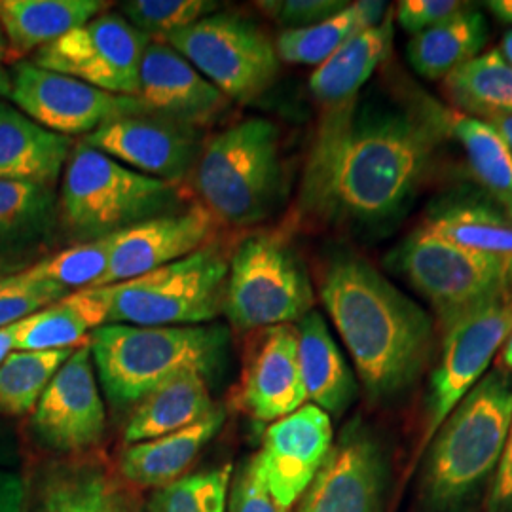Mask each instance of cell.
<instances>
[{"label":"cell","mask_w":512,"mask_h":512,"mask_svg":"<svg viewBox=\"0 0 512 512\" xmlns=\"http://www.w3.org/2000/svg\"><path fill=\"white\" fill-rule=\"evenodd\" d=\"M448 137L442 107H357L338 124H319L300 205L321 219L376 224L393 217L420 186Z\"/></svg>","instance_id":"6da1fadb"},{"label":"cell","mask_w":512,"mask_h":512,"mask_svg":"<svg viewBox=\"0 0 512 512\" xmlns=\"http://www.w3.org/2000/svg\"><path fill=\"white\" fill-rule=\"evenodd\" d=\"M319 294L370 401L401 395L433 351V323L420 306L359 256L325 266Z\"/></svg>","instance_id":"7a4b0ae2"},{"label":"cell","mask_w":512,"mask_h":512,"mask_svg":"<svg viewBox=\"0 0 512 512\" xmlns=\"http://www.w3.org/2000/svg\"><path fill=\"white\" fill-rule=\"evenodd\" d=\"M512 421V378L501 366L461 399L427 446L421 497L431 511L463 505L495 473Z\"/></svg>","instance_id":"3957f363"},{"label":"cell","mask_w":512,"mask_h":512,"mask_svg":"<svg viewBox=\"0 0 512 512\" xmlns=\"http://www.w3.org/2000/svg\"><path fill=\"white\" fill-rule=\"evenodd\" d=\"M228 334L217 325L133 327L103 325L90 334L93 365L110 404L133 408L150 391L186 370L209 374L219 365Z\"/></svg>","instance_id":"277c9868"},{"label":"cell","mask_w":512,"mask_h":512,"mask_svg":"<svg viewBox=\"0 0 512 512\" xmlns=\"http://www.w3.org/2000/svg\"><path fill=\"white\" fill-rule=\"evenodd\" d=\"M281 184L279 131L247 118L217 133L192 169V186L213 219L251 226L270 215Z\"/></svg>","instance_id":"5b68a950"},{"label":"cell","mask_w":512,"mask_h":512,"mask_svg":"<svg viewBox=\"0 0 512 512\" xmlns=\"http://www.w3.org/2000/svg\"><path fill=\"white\" fill-rule=\"evenodd\" d=\"M61 175V220L84 241L164 215L175 198L173 184L141 175L86 143L73 148Z\"/></svg>","instance_id":"8992f818"},{"label":"cell","mask_w":512,"mask_h":512,"mask_svg":"<svg viewBox=\"0 0 512 512\" xmlns=\"http://www.w3.org/2000/svg\"><path fill=\"white\" fill-rule=\"evenodd\" d=\"M230 258L217 243L118 285L103 287L109 323L133 327H196L222 313Z\"/></svg>","instance_id":"52a82bcc"},{"label":"cell","mask_w":512,"mask_h":512,"mask_svg":"<svg viewBox=\"0 0 512 512\" xmlns=\"http://www.w3.org/2000/svg\"><path fill=\"white\" fill-rule=\"evenodd\" d=\"M313 289L287 239L262 232L243 239L228 264L222 313L241 330L296 325L313 311Z\"/></svg>","instance_id":"ba28073f"},{"label":"cell","mask_w":512,"mask_h":512,"mask_svg":"<svg viewBox=\"0 0 512 512\" xmlns=\"http://www.w3.org/2000/svg\"><path fill=\"white\" fill-rule=\"evenodd\" d=\"M511 332L512 298L509 289L444 325L439 365L433 370L429 382L425 423L416 446V456L410 465L412 469L437 435L442 421L486 376L497 351H501Z\"/></svg>","instance_id":"9c48e42d"},{"label":"cell","mask_w":512,"mask_h":512,"mask_svg":"<svg viewBox=\"0 0 512 512\" xmlns=\"http://www.w3.org/2000/svg\"><path fill=\"white\" fill-rule=\"evenodd\" d=\"M230 101H255L279 73L275 44L253 21L211 14L164 40Z\"/></svg>","instance_id":"30bf717a"},{"label":"cell","mask_w":512,"mask_h":512,"mask_svg":"<svg viewBox=\"0 0 512 512\" xmlns=\"http://www.w3.org/2000/svg\"><path fill=\"white\" fill-rule=\"evenodd\" d=\"M511 256L456 245L420 226L399 251V266L439 313L442 327L461 313L507 291Z\"/></svg>","instance_id":"8fae6325"},{"label":"cell","mask_w":512,"mask_h":512,"mask_svg":"<svg viewBox=\"0 0 512 512\" xmlns=\"http://www.w3.org/2000/svg\"><path fill=\"white\" fill-rule=\"evenodd\" d=\"M150 38L118 14H101L40 48L33 63L86 82L97 90L137 97L139 73Z\"/></svg>","instance_id":"7c38bea8"},{"label":"cell","mask_w":512,"mask_h":512,"mask_svg":"<svg viewBox=\"0 0 512 512\" xmlns=\"http://www.w3.org/2000/svg\"><path fill=\"white\" fill-rule=\"evenodd\" d=\"M8 99L40 128L63 137L90 135L120 116L145 112L137 97L97 90L71 76L19 61L10 73Z\"/></svg>","instance_id":"4fadbf2b"},{"label":"cell","mask_w":512,"mask_h":512,"mask_svg":"<svg viewBox=\"0 0 512 512\" xmlns=\"http://www.w3.org/2000/svg\"><path fill=\"white\" fill-rule=\"evenodd\" d=\"M389 459L382 440L361 421H351L296 512H385Z\"/></svg>","instance_id":"5bb4252c"},{"label":"cell","mask_w":512,"mask_h":512,"mask_svg":"<svg viewBox=\"0 0 512 512\" xmlns=\"http://www.w3.org/2000/svg\"><path fill=\"white\" fill-rule=\"evenodd\" d=\"M31 427L44 446L63 454L86 452L105 437L107 412L90 342L74 349L55 372L33 410Z\"/></svg>","instance_id":"9a60e30c"},{"label":"cell","mask_w":512,"mask_h":512,"mask_svg":"<svg viewBox=\"0 0 512 512\" xmlns=\"http://www.w3.org/2000/svg\"><path fill=\"white\" fill-rule=\"evenodd\" d=\"M129 169L175 184L196 165L202 152L196 129L184 128L148 112L120 116L82 139Z\"/></svg>","instance_id":"2e32d148"},{"label":"cell","mask_w":512,"mask_h":512,"mask_svg":"<svg viewBox=\"0 0 512 512\" xmlns=\"http://www.w3.org/2000/svg\"><path fill=\"white\" fill-rule=\"evenodd\" d=\"M334 444L329 414L315 404H304L293 414L270 423L255 456L264 482L285 509L308 490Z\"/></svg>","instance_id":"e0dca14e"},{"label":"cell","mask_w":512,"mask_h":512,"mask_svg":"<svg viewBox=\"0 0 512 512\" xmlns=\"http://www.w3.org/2000/svg\"><path fill=\"white\" fill-rule=\"evenodd\" d=\"M217 220L194 205L183 213H167L133 224L110 236L107 274L97 287L118 285L158 270L209 245Z\"/></svg>","instance_id":"ac0fdd59"},{"label":"cell","mask_w":512,"mask_h":512,"mask_svg":"<svg viewBox=\"0 0 512 512\" xmlns=\"http://www.w3.org/2000/svg\"><path fill=\"white\" fill-rule=\"evenodd\" d=\"M308 404L296 325L258 330L236 389V406L256 421L281 420Z\"/></svg>","instance_id":"d6986e66"},{"label":"cell","mask_w":512,"mask_h":512,"mask_svg":"<svg viewBox=\"0 0 512 512\" xmlns=\"http://www.w3.org/2000/svg\"><path fill=\"white\" fill-rule=\"evenodd\" d=\"M139 103L152 116L184 128L219 120L230 99L169 44L150 40L139 73Z\"/></svg>","instance_id":"ffe728a7"},{"label":"cell","mask_w":512,"mask_h":512,"mask_svg":"<svg viewBox=\"0 0 512 512\" xmlns=\"http://www.w3.org/2000/svg\"><path fill=\"white\" fill-rule=\"evenodd\" d=\"M393 21V10H389L382 23L349 38L313 71L310 92L321 116H340L357 109L363 86L391 52Z\"/></svg>","instance_id":"44dd1931"},{"label":"cell","mask_w":512,"mask_h":512,"mask_svg":"<svg viewBox=\"0 0 512 512\" xmlns=\"http://www.w3.org/2000/svg\"><path fill=\"white\" fill-rule=\"evenodd\" d=\"M73 152V141L40 128L0 99V181L54 186Z\"/></svg>","instance_id":"7402d4cb"},{"label":"cell","mask_w":512,"mask_h":512,"mask_svg":"<svg viewBox=\"0 0 512 512\" xmlns=\"http://www.w3.org/2000/svg\"><path fill=\"white\" fill-rule=\"evenodd\" d=\"M110 6L103 0H0L6 63H19L25 55L101 16Z\"/></svg>","instance_id":"603a6c76"},{"label":"cell","mask_w":512,"mask_h":512,"mask_svg":"<svg viewBox=\"0 0 512 512\" xmlns=\"http://www.w3.org/2000/svg\"><path fill=\"white\" fill-rule=\"evenodd\" d=\"M224 420L226 412L217 406L211 414L181 431L129 444L120 458V473L135 486L164 488L181 478L203 448L215 439Z\"/></svg>","instance_id":"cb8c5ba5"},{"label":"cell","mask_w":512,"mask_h":512,"mask_svg":"<svg viewBox=\"0 0 512 512\" xmlns=\"http://www.w3.org/2000/svg\"><path fill=\"white\" fill-rule=\"evenodd\" d=\"M215 408L207 374L186 370L150 391L131 408L124 442L129 446L181 431L211 414Z\"/></svg>","instance_id":"d4e9b609"},{"label":"cell","mask_w":512,"mask_h":512,"mask_svg":"<svg viewBox=\"0 0 512 512\" xmlns=\"http://www.w3.org/2000/svg\"><path fill=\"white\" fill-rule=\"evenodd\" d=\"M298 359L308 401L329 416H342L353 403L357 384L348 363L330 336L319 311H310L298 323Z\"/></svg>","instance_id":"484cf974"},{"label":"cell","mask_w":512,"mask_h":512,"mask_svg":"<svg viewBox=\"0 0 512 512\" xmlns=\"http://www.w3.org/2000/svg\"><path fill=\"white\" fill-rule=\"evenodd\" d=\"M107 321L109 298L103 287L74 291L19 321L16 351L73 349Z\"/></svg>","instance_id":"4316f807"},{"label":"cell","mask_w":512,"mask_h":512,"mask_svg":"<svg viewBox=\"0 0 512 512\" xmlns=\"http://www.w3.org/2000/svg\"><path fill=\"white\" fill-rule=\"evenodd\" d=\"M488 42V23L475 8H463L452 18L414 35L408 42V61L429 80H444L461 65L480 55Z\"/></svg>","instance_id":"83f0119b"},{"label":"cell","mask_w":512,"mask_h":512,"mask_svg":"<svg viewBox=\"0 0 512 512\" xmlns=\"http://www.w3.org/2000/svg\"><path fill=\"white\" fill-rule=\"evenodd\" d=\"M385 2H349L348 6L317 25L304 29H291L279 33L275 40V52L279 61L294 65H321L336 54L349 38L370 29L387 16Z\"/></svg>","instance_id":"f1b7e54d"},{"label":"cell","mask_w":512,"mask_h":512,"mask_svg":"<svg viewBox=\"0 0 512 512\" xmlns=\"http://www.w3.org/2000/svg\"><path fill=\"white\" fill-rule=\"evenodd\" d=\"M454 110L478 120L512 114V65L499 50L476 55L442 80Z\"/></svg>","instance_id":"f546056e"},{"label":"cell","mask_w":512,"mask_h":512,"mask_svg":"<svg viewBox=\"0 0 512 512\" xmlns=\"http://www.w3.org/2000/svg\"><path fill=\"white\" fill-rule=\"evenodd\" d=\"M444 128L465 150L467 162L480 184L512 219V152L488 122L442 107Z\"/></svg>","instance_id":"4dcf8cb0"},{"label":"cell","mask_w":512,"mask_h":512,"mask_svg":"<svg viewBox=\"0 0 512 512\" xmlns=\"http://www.w3.org/2000/svg\"><path fill=\"white\" fill-rule=\"evenodd\" d=\"M38 512H135V509L105 471L93 465H80L48 480Z\"/></svg>","instance_id":"1f68e13d"},{"label":"cell","mask_w":512,"mask_h":512,"mask_svg":"<svg viewBox=\"0 0 512 512\" xmlns=\"http://www.w3.org/2000/svg\"><path fill=\"white\" fill-rule=\"evenodd\" d=\"M435 236L486 255L512 256V219L486 205H452L421 224Z\"/></svg>","instance_id":"d6a6232c"},{"label":"cell","mask_w":512,"mask_h":512,"mask_svg":"<svg viewBox=\"0 0 512 512\" xmlns=\"http://www.w3.org/2000/svg\"><path fill=\"white\" fill-rule=\"evenodd\" d=\"M73 355V349L14 351L0 365V414L27 416L35 410L55 372Z\"/></svg>","instance_id":"836d02e7"},{"label":"cell","mask_w":512,"mask_h":512,"mask_svg":"<svg viewBox=\"0 0 512 512\" xmlns=\"http://www.w3.org/2000/svg\"><path fill=\"white\" fill-rule=\"evenodd\" d=\"M110 243V236L80 241L78 245H73L57 255L48 256L35 266H29L25 272L42 281L59 285L69 293L92 289L107 274Z\"/></svg>","instance_id":"e575fe53"},{"label":"cell","mask_w":512,"mask_h":512,"mask_svg":"<svg viewBox=\"0 0 512 512\" xmlns=\"http://www.w3.org/2000/svg\"><path fill=\"white\" fill-rule=\"evenodd\" d=\"M234 467H219L183 476L150 499V512H226Z\"/></svg>","instance_id":"d590c367"},{"label":"cell","mask_w":512,"mask_h":512,"mask_svg":"<svg viewBox=\"0 0 512 512\" xmlns=\"http://www.w3.org/2000/svg\"><path fill=\"white\" fill-rule=\"evenodd\" d=\"M217 8V2L207 0H129L122 4V18L141 35L164 42L173 33L211 16Z\"/></svg>","instance_id":"8d00e7d4"},{"label":"cell","mask_w":512,"mask_h":512,"mask_svg":"<svg viewBox=\"0 0 512 512\" xmlns=\"http://www.w3.org/2000/svg\"><path fill=\"white\" fill-rule=\"evenodd\" d=\"M54 205L48 184L0 181V243L38 230Z\"/></svg>","instance_id":"74e56055"},{"label":"cell","mask_w":512,"mask_h":512,"mask_svg":"<svg viewBox=\"0 0 512 512\" xmlns=\"http://www.w3.org/2000/svg\"><path fill=\"white\" fill-rule=\"evenodd\" d=\"M67 294L63 287L37 279L25 270L0 277V329L16 325Z\"/></svg>","instance_id":"f35d334b"},{"label":"cell","mask_w":512,"mask_h":512,"mask_svg":"<svg viewBox=\"0 0 512 512\" xmlns=\"http://www.w3.org/2000/svg\"><path fill=\"white\" fill-rule=\"evenodd\" d=\"M226 512H291L270 494L256 456L245 459L232 475Z\"/></svg>","instance_id":"ab89813d"},{"label":"cell","mask_w":512,"mask_h":512,"mask_svg":"<svg viewBox=\"0 0 512 512\" xmlns=\"http://www.w3.org/2000/svg\"><path fill=\"white\" fill-rule=\"evenodd\" d=\"M349 2L342 0H268L258 2L256 6L274 19L277 25L291 29H304L317 25L334 14L342 12Z\"/></svg>","instance_id":"60d3db41"},{"label":"cell","mask_w":512,"mask_h":512,"mask_svg":"<svg viewBox=\"0 0 512 512\" xmlns=\"http://www.w3.org/2000/svg\"><path fill=\"white\" fill-rule=\"evenodd\" d=\"M463 8H467V4L459 0H401L393 16L404 31L414 37L452 18Z\"/></svg>","instance_id":"b9f144b4"},{"label":"cell","mask_w":512,"mask_h":512,"mask_svg":"<svg viewBox=\"0 0 512 512\" xmlns=\"http://www.w3.org/2000/svg\"><path fill=\"white\" fill-rule=\"evenodd\" d=\"M486 507L488 512H512V421Z\"/></svg>","instance_id":"7bdbcfd3"},{"label":"cell","mask_w":512,"mask_h":512,"mask_svg":"<svg viewBox=\"0 0 512 512\" xmlns=\"http://www.w3.org/2000/svg\"><path fill=\"white\" fill-rule=\"evenodd\" d=\"M27 499V484L23 476L0 469V512H23Z\"/></svg>","instance_id":"ee69618b"},{"label":"cell","mask_w":512,"mask_h":512,"mask_svg":"<svg viewBox=\"0 0 512 512\" xmlns=\"http://www.w3.org/2000/svg\"><path fill=\"white\" fill-rule=\"evenodd\" d=\"M18 459V448H16V440L12 431L0 423V469H4V465H10Z\"/></svg>","instance_id":"f6af8a7d"},{"label":"cell","mask_w":512,"mask_h":512,"mask_svg":"<svg viewBox=\"0 0 512 512\" xmlns=\"http://www.w3.org/2000/svg\"><path fill=\"white\" fill-rule=\"evenodd\" d=\"M16 340H18V323L0 329V365L8 359L10 353L16 351Z\"/></svg>","instance_id":"bcb514c9"},{"label":"cell","mask_w":512,"mask_h":512,"mask_svg":"<svg viewBox=\"0 0 512 512\" xmlns=\"http://www.w3.org/2000/svg\"><path fill=\"white\" fill-rule=\"evenodd\" d=\"M492 128L505 139V143H507V147L512 152V114H507V116H495V118H490V120H486Z\"/></svg>","instance_id":"7dc6e473"},{"label":"cell","mask_w":512,"mask_h":512,"mask_svg":"<svg viewBox=\"0 0 512 512\" xmlns=\"http://www.w3.org/2000/svg\"><path fill=\"white\" fill-rule=\"evenodd\" d=\"M486 6L495 18L512 25V0H490L486 2Z\"/></svg>","instance_id":"c3c4849f"},{"label":"cell","mask_w":512,"mask_h":512,"mask_svg":"<svg viewBox=\"0 0 512 512\" xmlns=\"http://www.w3.org/2000/svg\"><path fill=\"white\" fill-rule=\"evenodd\" d=\"M499 361H501V368L507 370L512 378V332L511 336L507 338V342L503 344V348H501V359Z\"/></svg>","instance_id":"681fc988"},{"label":"cell","mask_w":512,"mask_h":512,"mask_svg":"<svg viewBox=\"0 0 512 512\" xmlns=\"http://www.w3.org/2000/svg\"><path fill=\"white\" fill-rule=\"evenodd\" d=\"M16 272H19L18 262L8 256H0V277L16 274Z\"/></svg>","instance_id":"f907efd6"},{"label":"cell","mask_w":512,"mask_h":512,"mask_svg":"<svg viewBox=\"0 0 512 512\" xmlns=\"http://www.w3.org/2000/svg\"><path fill=\"white\" fill-rule=\"evenodd\" d=\"M499 52H501V55L512 65V31H509V33L503 37V40H501Z\"/></svg>","instance_id":"816d5d0a"},{"label":"cell","mask_w":512,"mask_h":512,"mask_svg":"<svg viewBox=\"0 0 512 512\" xmlns=\"http://www.w3.org/2000/svg\"><path fill=\"white\" fill-rule=\"evenodd\" d=\"M8 92H10V73H6L2 67L0 69V99L8 97Z\"/></svg>","instance_id":"f5cc1de1"},{"label":"cell","mask_w":512,"mask_h":512,"mask_svg":"<svg viewBox=\"0 0 512 512\" xmlns=\"http://www.w3.org/2000/svg\"><path fill=\"white\" fill-rule=\"evenodd\" d=\"M6 55H8V46H6V38L2 33V27H0V69L6 63Z\"/></svg>","instance_id":"db71d44e"},{"label":"cell","mask_w":512,"mask_h":512,"mask_svg":"<svg viewBox=\"0 0 512 512\" xmlns=\"http://www.w3.org/2000/svg\"><path fill=\"white\" fill-rule=\"evenodd\" d=\"M507 287H509V294L512 298V256L509 258V272H507Z\"/></svg>","instance_id":"11a10c76"}]
</instances>
